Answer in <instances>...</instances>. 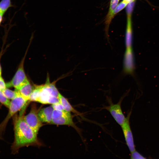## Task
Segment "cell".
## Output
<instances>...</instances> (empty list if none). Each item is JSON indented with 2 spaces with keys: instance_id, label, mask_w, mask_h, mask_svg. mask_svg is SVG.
<instances>
[{
  "instance_id": "obj_3",
  "label": "cell",
  "mask_w": 159,
  "mask_h": 159,
  "mask_svg": "<svg viewBox=\"0 0 159 159\" xmlns=\"http://www.w3.org/2000/svg\"><path fill=\"white\" fill-rule=\"evenodd\" d=\"M16 96L11 101L8 113L4 121L0 124V136L5 130L10 119L21 109L28 101L22 97L17 90Z\"/></svg>"
},
{
  "instance_id": "obj_16",
  "label": "cell",
  "mask_w": 159,
  "mask_h": 159,
  "mask_svg": "<svg viewBox=\"0 0 159 159\" xmlns=\"http://www.w3.org/2000/svg\"><path fill=\"white\" fill-rule=\"evenodd\" d=\"M2 91L5 96L9 100L13 99L16 96L17 93L16 90L13 91L6 88Z\"/></svg>"
},
{
  "instance_id": "obj_4",
  "label": "cell",
  "mask_w": 159,
  "mask_h": 159,
  "mask_svg": "<svg viewBox=\"0 0 159 159\" xmlns=\"http://www.w3.org/2000/svg\"><path fill=\"white\" fill-rule=\"evenodd\" d=\"M51 124L70 126L79 131V129L73 122L71 112L64 110L54 109Z\"/></svg>"
},
{
  "instance_id": "obj_7",
  "label": "cell",
  "mask_w": 159,
  "mask_h": 159,
  "mask_svg": "<svg viewBox=\"0 0 159 159\" xmlns=\"http://www.w3.org/2000/svg\"><path fill=\"white\" fill-rule=\"evenodd\" d=\"M130 112L126 117L125 121L121 126L126 143L130 152L135 150L132 132L130 124Z\"/></svg>"
},
{
  "instance_id": "obj_18",
  "label": "cell",
  "mask_w": 159,
  "mask_h": 159,
  "mask_svg": "<svg viewBox=\"0 0 159 159\" xmlns=\"http://www.w3.org/2000/svg\"><path fill=\"white\" fill-rule=\"evenodd\" d=\"M128 3L123 0L117 6L114 10L112 14V17L117 13L120 11L124 9L127 4Z\"/></svg>"
},
{
  "instance_id": "obj_5",
  "label": "cell",
  "mask_w": 159,
  "mask_h": 159,
  "mask_svg": "<svg viewBox=\"0 0 159 159\" xmlns=\"http://www.w3.org/2000/svg\"><path fill=\"white\" fill-rule=\"evenodd\" d=\"M27 50L21 60L15 74L11 80L6 83V87H13L18 90L21 86L29 81L25 73L24 68V63Z\"/></svg>"
},
{
  "instance_id": "obj_1",
  "label": "cell",
  "mask_w": 159,
  "mask_h": 159,
  "mask_svg": "<svg viewBox=\"0 0 159 159\" xmlns=\"http://www.w3.org/2000/svg\"><path fill=\"white\" fill-rule=\"evenodd\" d=\"M14 139L12 148L16 152L21 148L34 144L37 141V134L20 116L14 122Z\"/></svg>"
},
{
  "instance_id": "obj_2",
  "label": "cell",
  "mask_w": 159,
  "mask_h": 159,
  "mask_svg": "<svg viewBox=\"0 0 159 159\" xmlns=\"http://www.w3.org/2000/svg\"><path fill=\"white\" fill-rule=\"evenodd\" d=\"M59 93L55 84L50 83L48 78L45 84L34 87L29 101L53 105L59 102Z\"/></svg>"
},
{
  "instance_id": "obj_23",
  "label": "cell",
  "mask_w": 159,
  "mask_h": 159,
  "mask_svg": "<svg viewBox=\"0 0 159 159\" xmlns=\"http://www.w3.org/2000/svg\"><path fill=\"white\" fill-rule=\"evenodd\" d=\"M3 15L0 12V25H1V23L3 20Z\"/></svg>"
},
{
  "instance_id": "obj_11",
  "label": "cell",
  "mask_w": 159,
  "mask_h": 159,
  "mask_svg": "<svg viewBox=\"0 0 159 159\" xmlns=\"http://www.w3.org/2000/svg\"><path fill=\"white\" fill-rule=\"evenodd\" d=\"M34 88V87L33 86L29 81L18 90H16L18 91L22 97L29 101L30 97Z\"/></svg>"
},
{
  "instance_id": "obj_6",
  "label": "cell",
  "mask_w": 159,
  "mask_h": 159,
  "mask_svg": "<svg viewBox=\"0 0 159 159\" xmlns=\"http://www.w3.org/2000/svg\"><path fill=\"white\" fill-rule=\"evenodd\" d=\"M37 108L34 106L32 107L29 112L26 115L23 116L24 120L37 134L38 132L42 125V122L38 116Z\"/></svg>"
},
{
  "instance_id": "obj_15",
  "label": "cell",
  "mask_w": 159,
  "mask_h": 159,
  "mask_svg": "<svg viewBox=\"0 0 159 159\" xmlns=\"http://www.w3.org/2000/svg\"><path fill=\"white\" fill-rule=\"evenodd\" d=\"M14 6L11 0H1L0 1V12L4 15L9 8Z\"/></svg>"
},
{
  "instance_id": "obj_24",
  "label": "cell",
  "mask_w": 159,
  "mask_h": 159,
  "mask_svg": "<svg viewBox=\"0 0 159 159\" xmlns=\"http://www.w3.org/2000/svg\"><path fill=\"white\" fill-rule=\"evenodd\" d=\"M127 3L128 4L129 3L134 1V0H123Z\"/></svg>"
},
{
  "instance_id": "obj_17",
  "label": "cell",
  "mask_w": 159,
  "mask_h": 159,
  "mask_svg": "<svg viewBox=\"0 0 159 159\" xmlns=\"http://www.w3.org/2000/svg\"><path fill=\"white\" fill-rule=\"evenodd\" d=\"M0 102L6 107H9L11 101L4 94L2 91L0 90Z\"/></svg>"
},
{
  "instance_id": "obj_19",
  "label": "cell",
  "mask_w": 159,
  "mask_h": 159,
  "mask_svg": "<svg viewBox=\"0 0 159 159\" xmlns=\"http://www.w3.org/2000/svg\"><path fill=\"white\" fill-rule=\"evenodd\" d=\"M130 158L131 159L146 158L136 150L131 152Z\"/></svg>"
},
{
  "instance_id": "obj_20",
  "label": "cell",
  "mask_w": 159,
  "mask_h": 159,
  "mask_svg": "<svg viewBox=\"0 0 159 159\" xmlns=\"http://www.w3.org/2000/svg\"><path fill=\"white\" fill-rule=\"evenodd\" d=\"M6 84L5 83L4 80L0 76V90L3 91L6 88Z\"/></svg>"
},
{
  "instance_id": "obj_14",
  "label": "cell",
  "mask_w": 159,
  "mask_h": 159,
  "mask_svg": "<svg viewBox=\"0 0 159 159\" xmlns=\"http://www.w3.org/2000/svg\"><path fill=\"white\" fill-rule=\"evenodd\" d=\"M119 1V0H111V1L110 10L107 15L106 21V23L107 25L109 24L112 18V14L113 12L117 6Z\"/></svg>"
},
{
  "instance_id": "obj_8",
  "label": "cell",
  "mask_w": 159,
  "mask_h": 159,
  "mask_svg": "<svg viewBox=\"0 0 159 159\" xmlns=\"http://www.w3.org/2000/svg\"><path fill=\"white\" fill-rule=\"evenodd\" d=\"M123 71L126 74L133 75L135 69L132 48L126 49L123 59Z\"/></svg>"
},
{
  "instance_id": "obj_10",
  "label": "cell",
  "mask_w": 159,
  "mask_h": 159,
  "mask_svg": "<svg viewBox=\"0 0 159 159\" xmlns=\"http://www.w3.org/2000/svg\"><path fill=\"white\" fill-rule=\"evenodd\" d=\"M54 110L52 105L40 110L38 112V114L40 121L42 122L51 124Z\"/></svg>"
},
{
  "instance_id": "obj_22",
  "label": "cell",
  "mask_w": 159,
  "mask_h": 159,
  "mask_svg": "<svg viewBox=\"0 0 159 159\" xmlns=\"http://www.w3.org/2000/svg\"><path fill=\"white\" fill-rule=\"evenodd\" d=\"M2 52H3V51H2V49L1 51V52L0 53V76H1V72H2L1 67V66L0 62H1V56H2Z\"/></svg>"
},
{
  "instance_id": "obj_13",
  "label": "cell",
  "mask_w": 159,
  "mask_h": 159,
  "mask_svg": "<svg viewBox=\"0 0 159 159\" xmlns=\"http://www.w3.org/2000/svg\"><path fill=\"white\" fill-rule=\"evenodd\" d=\"M58 98L59 103L62 106L64 110L69 112H72L78 115H80V113L75 109L68 100L59 92Z\"/></svg>"
},
{
  "instance_id": "obj_12",
  "label": "cell",
  "mask_w": 159,
  "mask_h": 159,
  "mask_svg": "<svg viewBox=\"0 0 159 159\" xmlns=\"http://www.w3.org/2000/svg\"><path fill=\"white\" fill-rule=\"evenodd\" d=\"M131 15V14H127V24L125 37L126 49L132 48V38Z\"/></svg>"
},
{
  "instance_id": "obj_21",
  "label": "cell",
  "mask_w": 159,
  "mask_h": 159,
  "mask_svg": "<svg viewBox=\"0 0 159 159\" xmlns=\"http://www.w3.org/2000/svg\"><path fill=\"white\" fill-rule=\"evenodd\" d=\"M54 109L58 110H63L64 109L63 108L62 106L59 102L57 103L52 105Z\"/></svg>"
},
{
  "instance_id": "obj_9",
  "label": "cell",
  "mask_w": 159,
  "mask_h": 159,
  "mask_svg": "<svg viewBox=\"0 0 159 159\" xmlns=\"http://www.w3.org/2000/svg\"><path fill=\"white\" fill-rule=\"evenodd\" d=\"M121 100L117 104L112 103L105 108L110 112L116 122L121 126L124 122L126 119L122 110L121 104Z\"/></svg>"
}]
</instances>
